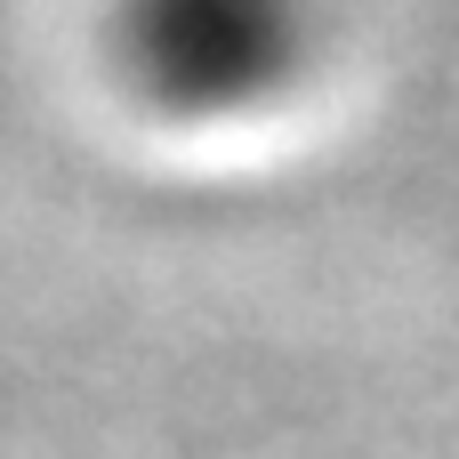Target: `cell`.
<instances>
[{
    "label": "cell",
    "mask_w": 459,
    "mask_h": 459,
    "mask_svg": "<svg viewBox=\"0 0 459 459\" xmlns=\"http://www.w3.org/2000/svg\"><path fill=\"white\" fill-rule=\"evenodd\" d=\"M323 0H105L121 89L186 129L274 113L323 56Z\"/></svg>",
    "instance_id": "1"
}]
</instances>
